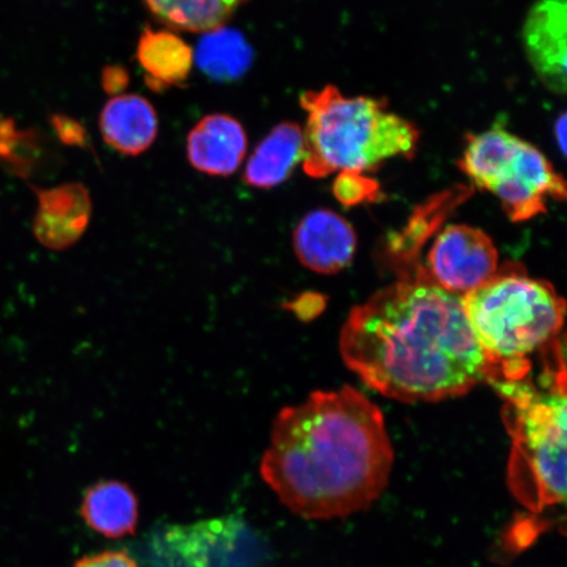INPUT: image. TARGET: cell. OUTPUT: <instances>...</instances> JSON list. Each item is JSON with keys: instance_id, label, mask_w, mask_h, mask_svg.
I'll return each mask as SVG.
<instances>
[{"instance_id": "6da1fadb", "label": "cell", "mask_w": 567, "mask_h": 567, "mask_svg": "<svg viewBox=\"0 0 567 567\" xmlns=\"http://www.w3.org/2000/svg\"><path fill=\"white\" fill-rule=\"evenodd\" d=\"M339 351L367 386L400 402L455 399L491 379L463 297L439 286L422 264L350 311Z\"/></svg>"}, {"instance_id": "7a4b0ae2", "label": "cell", "mask_w": 567, "mask_h": 567, "mask_svg": "<svg viewBox=\"0 0 567 567\" xmlns=\"http://www.w3.org/2000/svg\"><path fill=\"white\" fill-rule=\"evenodd\" d=\"M393 465L384 414L364 393L344 385L317 390L280 411L260 474L290 512L329 520L371 507Z\"/></svg>"}, {"instance_id": "3957f363", "label": "cell", "mask_w": 567, "mask_h": 567, "mask_svg": "<svg viewBox=\"0 0 567 567\" xmlns=\"http://www.w3.org/2000/svg\"><path fill=\"white\" fill-rule=\"evenodd\" d=\"M503 399V422L512 436L507 482L530 513L563 505L566 498L567 400L564 344L545 364L540 382L527 379L492 384Z\"/></svg>"}, {"instance_id": "277c9868", "label": "cell", "mask_w": 567, "mask_h": 567, "mask_svg": "<svg viewBox=\"0 0 567 567\" xmlns=\"http://www.w3.org/2000/svg\"><path fill=\"white\" fill-rule=\"evenodd\" d=\"M463 307L491 365V384L527 379L532 354L557 342L566 315V302L555 287L515 264L498 268L463 296Z\"/></svg>"}, {"instance_id": "5b68a950", "label": "cell", "mask_w": 567, "mask_h": 567, "mask_svg": "<svg viewBox=\"0 0 567 567\" xmlns=\"http://www.w3.org/2000/svg\"><path fill=\"white\" fill-rule=\"evenodd\" d=\"M302 166L316 179L340 173L368 174L390 159L413 158L420 131L389 111L384 99L346 96L334 86L307 91Z\"/></svg>"}, {"instance_id": "8992f818", "label": "cell", "mask_w": 567, "mask_h": 567, "mask_svg": "<svg viewBox=\"0 0 567 567\" xmlns=\"http://www.w3.org/2000/svg\"><path fill=\"white\" fill-rule=\"evenodd\" d=\"M458 166L474 186L487 190L514 223L547 210L548 200H565L564 177L534 145L501 126L472 134Z\"/></svg>"}, {"instance_id": "52a82bcc", "label": "cell", "mask_w": 567, "mask_h": 567, "mask_svg": "<svg viewBox=\"0 0 567 567\" xmlns=\"http://www.w3.org/2000/svg\"><path fill=\"white\" fill-rule=\"evenodd\" d=\"M424 266L439 286L463 297L498 271L499 252L485 231L455 224L439 234Z\"/></svg>"}, {"instance_id": "ba28073f", "label": "cell", "mask_w": 567, "mask_h": 567, "mask_svg": "<svg viewBox=\"0 0 567 567\" xmlns=\"http://www.w3.org/2000/svg\"><path fill=\"white\" fill-rule=\"evenodd\" d=\"M567 0H536L523 28L524 51L545 87L564 95L567 63Z\"/></svg>"}, {"instance_id": "9c48e42d", "label": "cell", "mask_w": 567, "mask_h": 567, "mask_svg": "<svg viewBox=\"0 0 567 567\" xmlns=\"http://www.w3.org/2000/svg\"><path fill=\"white\" fill-rule=\"evenodd\" d=\"M297 259L311 272L336 275L351 265L358 237L351 224L331 209L308 213L293 231Z\"/></svg>"}, {"instance_id": "30bf717a", "label": "cell", "mask_w": 567, "mask_h": 567, "mask_svg": "<svg viewBox=\"0 0 567 567\" xmlns=\"http://www.w3.org/2000/svg\"><path fill=\"white\" fill-rule=\"evenodd\" d=\"M33 189L38 196V212L33 218L35 239L54 251L75 245L91 221L92 202L87 188L80 183H66Z\"/></svg>"}, {"instance_id": "8fae6325", "label": "cell", "mask_w": 567, "mask_h": 567, "mask_svg": "<svg viewBox=\"0 0 567 567\" xmlns=\"http://www.w3.org/2000/svg\"><path fill=\"white\" fill-rule=\"evenodd\" d=\"M247 152V134L238 120L217 113L198 122L189 132L187 153L197 172L229 176L237 172Z\"/></svg>"}, {"instance_id": "7c38bea8", "label": "cell", "mask_w": 567, "mask_h": 567, "mask_svg": "<svg viewBox=\"0 0 567 567\" xmlns=\"http://www.w3.org/2000/svg\"><path fill=\"white\" fill-rule=\"evenodd\" d=\"M99 125L106 144L118 153L136 157L157 138L158 116L147 99L120 95L104 105Z\"/></svg>"}, {"instance_id": "4fadbf2b", "label": "cell", "mask_w": 567, "mask_h": 567, "mask_svg": "<svg viewBox=\"0 0 567 567\" xmlns=\"http://www.w3.org/2000/svg\"><path fill=\"white\" fill-rule=\"evenodd\" d=\"M303 132L295 123H281L255 147L248 159L244 181L258 189H271L289 179L302 162Z\"/></svg>"}, {"instance_id": "5bb4252c", "label": "cell", "mask_w": 567, "mask_h": 567, "mask_svg": "<svg viewBox=\"0 0 567 567\" xmlns=\"http://www.w3.org/2000/svg\"><path fill=\"white\" fill-rule=\"evenodd\" d=\"M81 514L90 528L105 537L133 536L138 523V501L124 482L102 481L84 494Z\"/></svg>"}, {"instance_id": "9a60e30c", "label": "cell", "mask_w": 567, "mask_h": 567, "mask_svg": "<svg viewBox=\"0 0 567 567\" xmlns=\"http://www.w3.org/2000/svg\"><path fill=\"white\" fill-rule=\"evenodd\" d=\"M137 60L148 86L161 91L187 81L194 66V51L176 33L147 27L138 40Z\"/></svg>"}, {"instance_id": "2e32d148", "label": "cell", "mask_w": 567, "mask_h": 567, "mask_svg": "<svg viewBox=\"0 0 567 567\" xmlns=\"http://www.w3.org/2000/svg\"><path fill=\"white\" fill-rule=\"evenodd\" d=\"M254 51L245 35L228 27L205 32L198 41L194 62L212 81L230 83L251 69Z\"/></svg>"}, {"instance_id": "e0dca14e", "label": "cell", "mask_w": 567, "mask_h": 567, "mask_svg": "<svg viewBox=\"0 0 567 567\" xmlns=\"http://www.w3.org/2000/svg\"><path fill=\"white\" fill-rule=\"evenodd\" d=\"M163 25L176 31L208 32L224 27L250 0H142Z\"/></svg>"}, {"instance_id": "ac0fdd59", "label": "cell", "mask_w": 567, "mask_h": 567, "mask_svg": "<svg viewBox=\"0 0 567 567\" xmlns=\"http://www.w3.org/2000/svg\"><path fill=\"white\" fill-rule=\"evenodd\" d=\"M45 148L35 130H19L12 118H0V166L23 179L42 165Z\"/></svg>"}, {"instance_id": "d6986e66", "label": "cell", "mask_w": 567, "mask_h": 567, "mask_svg": "<svg viewBox=\"0 0 567 567\" xmlns=\"http://www.w3.org/2000/svg\"><path fill=\"white\" fill-rule=\"evenodd\" d=\"M334 195L347 207L375 202L380 197V184L367 174L340 173L334 182Z\"/></svg>"}, {"instance_id": "ffe728a7", "label": "cell", "mask_w": 567, "mask_h": 567, "mask_svg": "<svg viewBox=\"0 0 567 567\" xmlns=\"http://www.w3.org/2000/svg\"><path fill=\"white\" fill-rule=\"evenodd\" d=\"M74 567H138L126 551L110 550L83 557Z\"/></svg>"}, {"instance_id": "44dd1931", "label": "cell", "mask_w": 567, "mask_h": 567, "mask_svg": "<svg viewBox=\"0 0 567 567\" xmlns=\"http://www.w3.org/2000/svg\"><path fill=\"white\" fill-rule=\"evenodd\" d=\"M52 124L56 132V136L63 144L83 146L86 145V132L82 125L66 116H53Z\"/></svg>"}, {"instance_id": "7402d4cb", "label": "cell", "mask_w": 567, "mask_h": 567, "mask_svg": "<svg viewBox=\"0 0 567 567\" xmlns=\"http://www.w3.org/2000/svg\"><path fill=\"white\" fill-rule=\"evenodd\" d=\"M103 86L106 92L117 94L127 86V73L118 66H110L104 70Z\"/></svg>"}, {"instance_id": "603a6c76", "label": "cell", "mask_w": 567, "mask_h": 567, "mask_svg": "<svg viewBox=\"0 0 567 567\" xmlns=\"http://www.w3.org/2000/svg\"><path fill=\"white\" fill-rule=\"evenodd\" d=\"M317 299V296L305 295L299 297V299L295 300L292 303H289L288 308L293 310L297 317L303 319V321H308L309 318L318 313Z\"/></svg>"}, {"instance_id": "cb8c5ba5", "label": "cell", "mask_w": 567, "mask_h": 567, "mask_svg": "<svg viewBox=\"0 0 567 567\" xmlns=\"http://www.w3.org/2000/svg\"><path fill=\"white\" fill-rule=\"evenodd\" d=\"M555 130H556V140H557L558 147L561 148V152L565 154V152H566V130H567L565 113H563V115L559 116V118L557 120Z\"/></svg>"}]
</instances>
